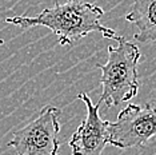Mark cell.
Here are the masks:
<instances>
[{"instance_id": "cell-1", "label": "cell", "mask_w": 156, "mask_h": 155, "mask_svg": "<svg viewBox=\"0 0 156 155\" xmlns=\"http://www.w3.org/2000/svg\"><path fill=\"white\" fill-rule=\"evenodd\" d=\"M104 15L101 7L84 0H67L64 4L55 3L54 7L43 9L36 16H12L5 23L22 28L43 26L58 36L60 45H72L91 32H99L104 38L118 40L119 35L103 26L100 19Z\"/></svg>"}, {"instance_id": "cell-6", "label": "cell", "mask_w": 156, "mask_h": 155, "mask_svg": "<svg viewBox=\"0 0 156 155\" xmlns=\"http://www.w3.org/2000/svg\"><path fill=\"white\" fill-rule=\"evenodd\" d=\"M126 20L137 28L135 40L140 43L156 41V0H132Z\"/></svg>"}, {"instance_id": "cell-3", "label": "cell", "mask_w": 156, "mask_h": 155, "mask_svg": "<svg viewBox=\"0 0 156 155\" xmlns=\"http://www.w3.org/2000/svg\"><path fill=\"white\" fill-rule=\"evenodd\" d=\"M62 111L45 106L34 121L16 132L8 143L17 155H58Z\"/></svg>"}, {"instance_id": "cell-5", "label": "cell", "mask_w": 156, "mask_h": 155, "mask_svg": "<svg viewBox=\"0 0 156 155\" xmlns=\"http://www.w3.org/2000/svg\"><path fill=\"white\" fill-rule=\"evenodd\" d=\"M77 99L84 102L87 115L79 128L72 134L68 146L72 150V155H101L109 143V122L101 119L99 114L100 104L92 103L86 92H80Z\"/></svg>"}, {"instance_id": "cell-2", "label": "cell", "mask_w": 156, "mask_h": 155, "mask_svg": "<svg viewBox=\"0 0 156 155\" xmlns=\"http://www.w3.org/2000/svg\"><path fill=\"white\" fill-rule=\"evenodd\" d=\"M116 41L118 47H108L107 63L96 64L101 71V95L98 103H104L107 107L120 106L133 99L139 91V47L123 36H119Z\"/></svg>"}, {"instance_id": "cell-4", "label": "cell", "mask_w": 156, "mask_h": 155, "mask_svg": "<svg viewBox=\"0 0 156 155\" xmlns=\"http://www.w3.org/2000/svg\"><path fill=\"white\" fill-rule=\"evenodd\" d=\"M109 144L119 149L143 147L156 135V107L128 104L119 112L116 122H109Z\"/></svg>"}]
</instances>
